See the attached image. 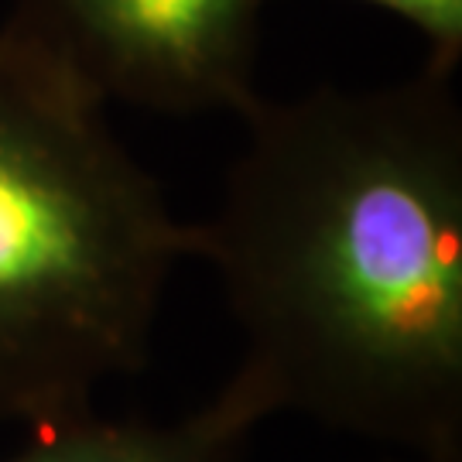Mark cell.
I'll return each mask as SVG.
<instances>
[{
	"instance_id": "obj_1",
	"label": "cell",
	"mask_w": 462,
	"mask_h": 462,
	"mask_svg": "<svg viewBox=\"0 0 462 462\" xmlns=\"http://www.w3.org/2000/svg\"><path fill=\"white\" fill-rule=\"evenodd\" d=\"M192 257L274 414L462 456V103L425 62L377 89L257 99Z\"/></svg>"
},
{
	"instance_id": "obj_2",
	"label": "cell",
	"mask_w": 462,
	"mask_h": 462,
	"mask_svg": "<svg viewBox=\"0 0 462 462\" xmlns=\"http://www.w3.org/2000/svg\"><path fill=\"white\" fill-rule=\"evenodd\" d=\"M192 247L106 103L0 24V421L86 414L141 370Z\"/></svg>"
},
{
	"instance_id": "obj_3",
	"label": "cell",
	"mask_w": 462,
	"mask_h": 462,
	"mask_svg": "<svg viewBox=\"0 0 462 462\" xmlns=\"http://www.w3.org/2000/svg\"><path fill=\"white\" fill-rule=\"evenodd\" d=\"M267 0H14L7 32L103 103L236 114L257 103Z\"/></svg>"
},
{
	"instance_id": "obj_4",
	"label": "cell",
	"mask_w": 462,
	"mask_h": 462,
	"mask_svg": "<svg viewBox=\"0 0 462 462\" xmlns=\"http://www.w3.org/2000/svg\"><path fill=\"white\" fill-rule=\"evenodd\" d=\"M274 408L257 380L240 366L192 411L144 421L76 414L42 425L38 439L0 462H244L250 442Z\"/></svg>"
},
{
	"instance_id": "obj_5",
	"label": "cell",
	"mask_w": 462,
	"mask_h": 462,
	"mask_svg": "<svg viewBox=\"0 0 462 462\" xmlns=\"http://www.w3.org/2000/svg\"><path fill=\"white\" fill-rule=\"evenodd\" d=\"M404 21L425 38L429 62L459 69L462 62V0H356Z\"/></svg>"
},
{
	"instance_id": "obj_6",
	"label": "cell",
	"mask_w": 462,
	"mask_h": 462,
	"mask_svg": "<svg viewBox=\"0 0 462 462\" xmlns=\"http://www.w3.org/2000/svg\"><path fill=\"white\" fill-rule=\"evenodd\" d=\"M414 462H462V456H411Z\"/></svg>"
}]
</instances>
